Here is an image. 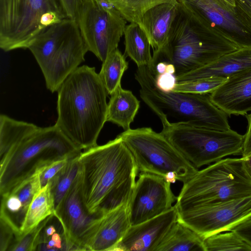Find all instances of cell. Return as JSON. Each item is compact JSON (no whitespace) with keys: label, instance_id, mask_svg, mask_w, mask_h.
<instances>
[{"label":"cell","instance_id":"6da1fadb","mask_svg":"<svg viewBox=\"0 0 251 251\" xmlns=\"http://www.w3.org/2000/svg\"><path fill=\"white\" fill-rule=\"evenodd\" d=\"M81 192L87 212L99 216L128 203L138 169L122 138L84 150L79 155Z\"/></svg>","mask_w":251,"mask_h":251},{"label":"cell","instance_id":"7a4b0ae2","mask_svg":"<svg viewBox=\"0 0 251 251\" xmlns=\"http://www.w3.org/2000/svg\"><path fill=\"white\" fill-rule=\"evenodd\" d=\"M57 92L55 125L81 150L97 145L107 122L108 94L95 68L78 67Z\"/></svg>","mask_w":251,"mask_h":251},{"label":"cell","instance_id":"3957f363","mask_svg":"<svg viewBox=\"0 0 251 251\" xmlns=\"http://www.w3.org/2000/svg\"><path fill=\"white\" fill-rule=\"evenodd\" d=\"M81 150L55 125L25 122L17 138L0 154V196L48 165L79 155Z\"/></svg>","mask_w":251,"mask_h":251},{"label":"cell","instance_id":"277c9868","mask_svg":"<svg viewBox=\"0 0 251 251\" xmlns=\"http://www.w3.org/2000/svg\"><path fill=\"white\" fill-rule=\"evenodd\" d=\"M140 96L162 123L186 124L214 129H231L227 114L211 100L209 95L164 92L155 82L148 66L138 67L135 74Z\"/></svg>","mask_w":251,"mask_h":251},{"label":"cell","instance_id":"5b68a950","mask_svg":"<svg viewBox=\"0 0 251 251\" xmlns=\"http://www.w3.org/2000/svg\"><path fill=\"white\" fill-rule=\"evenodd\" d=\"M239 48L227 38L201 25L179 3L168 50L164 54L152 57V64L158 61L171 64L176 76L205 66Z\"/></svg>","mask_w":251,"mask_h":251},{"label":"cell","instance_id":"8992f818","mask_svg":"<svg viewBox=\"0 0 251 251\" xmlns=\"http://www.w3.org/2000/svg\"><path fill=\"white\" fill-rule=\"evenodd\" d=\"M251 196V179L242 158H226L183 183L175 204L178 211Z\"/></svg>","mask_w":251,"mask_h":251},{"label":"cell","instance_id":"52a82bcc","mask_svg":"<svg viewBox=\"0 0 251 251\" xmlns=\"http://www.w3.org/2000/svg\"><path fill=\"white\" fill-rule=\"evenodd\" d=\"M28 49L40 67L47 89L52 93L57 91L84 61L88 51L77 22L69 18L48 27Z\"/></svg>","mask_w":251,"mask_h":251},{"label":"cell","instance_id":"ba28073f","mask_svg":"<svg viewBox=\"0 0 251 251\" xmlns=\"http://www.w3.org/2000/svg\"><path fill=\"white\" fill-rule=\"evenodd\" d=\"M67 18L59 0H0V47L28 49L48 27Z\"/></svg>","mask_w":251,"mask_h":251},{"label":"cell","instance_id":"9c48e42d","mask_svg":"<svg viewBox=\"0 0 251 251\" xmlns=\"http://www.w3.org/2000/svg\"><path fill=\"white\" fill-rule=\"evenodd\" d=\"M162 124L161 132L198 169L242 153L244 136L231 129L221 130L186 124Z\"/></svg>","mask_w":251,"mask_h":251},{"label":"cell","instance_id":"30bf717a","mask_svg":"<svg viewBox=\"0 0 251 251\" xmlns=\"http://www.w3.org/2000/svg\"><path fill=\"white\" fill-rule=\"evenodd\" d=\"M119 135L134 157L138 171L164 177L174 172L186 182L198 171L161 133L151 127L125 130Z\"/></svg>","mask_w":251,"mask_h":251},{"label":"cell","instance_id":"8fae6325","mask_svg":"<svg viewBox=\"0 0 251 251\" xmlns=\"http://www.w3.org/2000/svg\"><path fill=\"white\" fill-rule=\"evenodd\" d=\"M76 22L88 50L102 62L117 49L127 21L108 0H87Z\"/></svg>","mask_w":251,"mask_h":251},{"label":"cell","instance_id":"7c38bea8","mask_svg":"<svg viewBox=\"0 0 251 251\" xmlns=\"http://www.w3.org/2000/svg\"><path fill=\"white\" fill-rule=\"evenodd\" d=\"M250 215L251 196H249L178 211L177 220L204 239L229 231Z\"/></svg>","mask_w":251,"mask_h":251},{"label":"cell","instance_id":"4fadbf2b","mask_svg":"<svg viewBox=\"0 0 251 251\" xmlns=\"http://www.w3.org/2000/svg\"><path fill=\"white\" fill-rule=\"evenodd\" d=\"M180 7L205 27L229 39L239 48L251 46V34L234 7L223 0H178Z\"/></svg>","mask_w":251,"mask_h":251},{"label":"cell","instance_id":"5bb4252c","mask_svg":"<svg viewBox=\"0 0 251 251\" xmlns=\"http://www.w3.org/2000/svg\"><path fill=\"white\" fill-rule=\"evenodd\" d=\"M171 183L164 177L141 173L128 203L131 226L153 218L169 210L176 201Z\"/></svg>","mask_w":251,"mask_h":251},{"label":"cell","instance_id":"9a60e30c","mask_svg":"<svg viewBox=\"0 0 251 251\" xmlns=\"http://www.w3.org/2000/svg\"><path fill=\"white\" fill-rule=\"evenodd\" d=\"M131 226L128 203L94 216L81 234L79 251H113Z\"/></svg>","mask_w":251,"mask_h":251},{"label":"cell","instance_id":"2e32d148","mask_svg":"<svg viewBox=\"0 0 251 251\" xmlns=\"http://www.w3.org/2000/svg\"><path fill=\"white\" fill-rule=\"evenodd\" d=\"M54 215L61 225L69 251H79L78 241L85 228L94 217L87 212L81 192V170Z\"/></svg>","mask_w":251,"mask_h":251},{"label":"cell","instance_id":"e0dca14e","mask_svg":"<svg viewBox=\"0 0 251 251\" xmlns=\"http://www.w3.org/2000/svg\"><path fill=\"white\" fill-rule=\"evenodd\" d=\"M176 205L166 212L148 221L130 226L113 251H155L161 241L177 221Z\"/></svg>","mask_w":251,"mask_h":251},{"label":"cell","instance_id":"ac0fdd59","mask_svg":"<svg viewBox=\"0 0 251 251\" xmlns=\"http://www.w3.org/2000/svg\"><path fill=\"white\" fill-rule=\"evenodd\" d=\"M209 97L229 117L247 114L251 111V68L228 77Z\"/></svg>","mask_w":251,"mask_h":251},{"label":"cell","instance_id":"d6986e66","mask_svg":"<svg viewBox=\"0 0 251 251\" xmlns=\"http://www.w3.org/2000/svg\"><path fill=\"white\" fill-rule=\"evenodd\" d=\"M179 7L178 1L163 3L149 9L142 19V29L147 35L153 50L152 57L164 54Z\"/></svg>","mask_w":251,"mask_h":251},{"label":"cell","instance_id":"ffe728a7","mask_svg":"<svg viewBox=\"0 0 251 251\" xmlns=\"http://www.w3.org/2000/svg\"><path fill=\"white\" fill-rule=\"evenodd\" d=\"M251 68V46L242 47L225 54L197 69L176 75L177 82L209 77L230 76Z\"/></svg>","mask_w":251,"mask_h":251},{"label":"cell","instance_id":"44dd1931","mask_svg":"<svg viewBox=\"0 0 251 251\" xmlns=\"http://www.w3.org/2000/svg\"><path fill=\"white\" fill-rule=\"evenodd\" d=\"M139 107L140 101L132 92L124 89L120 85L111 95L106 120L121 127L124 130H128Z\"/></svg>","mask_w":251,"mask_h":251},{"label":"cell","instance_id":"7402d4cb","mask_svg":"<svg viewBox=\"0 0 251 251\" xmlns=\"http://www.w3.org/2000/svg\"><path fill=\"white\" fill-rule=\"evenodd\" d=\"M155 251H206L203 239L196 232L177 220Z\"/></svg>","mask_w":251,"mask_h":251},{"label":"cell","instance_id":"603a6c76","mask_svg":"<svg viewBox=\"0 0 251 251\" xmlns=\"http://www.w3.org/2000/svg\"><path fill=\"white\" fill-rule=\"evenodd\" d=\"M125 52L137 67L151 65V45L149 39L140 26L135 23L126 25L124 34Z\"/></svg>","mask_w":251,"mask_h":251},{"label":"cell","instance_id":"cb8c5ba5","mask_svg":"<svg viewBox=\"0 0 251 251\" xmlns=\"http://www.w3.org/2000/svg\"><path fill=\"white\" fill-rule=\"evenodd\" d=\"M54 201L49 182L34 196L20 228L21 237L54 215Z\"/></svg>","mask_w":251,"mask_h":251},{"label":"cell","instance_id":"d4e9b609","mask_svg":"<svg viewBox=\"0 0 251 251\" xmlns=\"http://www.w3.org/2000/svg\"><path fill=\"white\" fill-rule=\"evenodd\" d=\"M128 66L125 56L118 48L102 62L99 75L108 95H111L121 85L122 77Z\"/></svg>","mask_w":251,"mask_h":251},{"label":"cell","instance_id":"484cf974","mask_svg":"<svg viewBox=\"0 0 251 251\" xmlns=\"http://www.w3.org/2000/svg\"><path fill=\"white\" fill-rule=\"evenodd\" d=\"M78 156L71 158L65 167L49 182L54 210L79 174L80 166Z\"/></svg>","mask_w":251,"mask_h":251},{"label":"cell","instance_id":"4316f807","mask_svg":"<svg viewBox=\"0 0 251 251\" xmlns=\"http://www.w3.org/2000/svg\"><path fill=\"white\" fill-rule=\"evenodd\" d=\"M108 0L114 5L126 21L138 24L142 28V17L149 9L161 3L178 1V0Z\"/></svg>","mask_w":251,"mask_h":251},{"label":"cell","instance_id":"83f0119b","mask_svg":"<svg viewBox=\"0 0 251 251\" xmlns=\"http://www.w3.org/2000/svg\"><path fill=\"white\" fill-rule=\"evenodd\" d=\"M203 243L206 251H251V246L233 231L212 235Z\"/></svg>","mask_w":251,"mask_h":251},{"label":"cell","instance_id":"f1b7e54d","mask_svg":"<svg viewBox=\"0 0 251 251\" xmlns=\"http://www.w3.org/2000/svg\"><path fill=\"white\" fill-rule=\"evenodd\" d=\"M227 79L226 78L215 77L177 82L172 91L193 94H210Z\"/></svg>","mask_w":251,"mask_h":251},{"label":"cell","instance_id":"f546056e","mask_svg":"<svg viewBox=\"0 0 251 251\" xmlns=\"http://www.w3.org/2000/svg\"><path fill=\"white\" fill-rule=\"evenodd\" d=\"M54 215L49 216L36 227L16 241L9 248L8 251H33L37 250L42 231Z\"/></svg>","mask_w":251,"mask_h":251},{"label":"cell","instance_id":"4dcf8cb0","mask_svg":"<svg viewBox=\"0 0 251 251\" xmlns=\"http://www.w3.org/2000/svg\"><path fill=\"white\" fill-rule=\"evenodd\" d=\"M71 158H66L55 161L40 169L39 171L41 188L46 185L59 173L67 164Z\"/></svg>","mask_w":251,"mask_h":251},{"label":"cell","instance_id":"1f68e13d","mask_svg":"<svg viewBox=\"0 0 251 251\" xmlns=\"http://www.w3.org/2000/svg\"><path fill=\"white\" fill-rule=\"evenodd\" d=\"M41 251H69L64 231H57L50 237L45 239L38 247Z\"/></svg>","mask_w":251,"mask_h":251},{"label":"cell","instance_id":"d6a6232c","mask_svg":"<svg viewBox=\"0 0 251 251\" xmlns=\"http://www.w3.org/2000/svg\"><path fill=\"white\" fill-rule=\"evenodd\" d=\"M234 2L238 17L251 34V0H234Z\"/></svg>","mask_w":251,"mask_h":251},{"label":"cell","instance_id":"836d02e7","mask_svg":"<svg viewBox=\"0 0 251 251\" xmlns=\"http://www.w3.org/2000/svg\"><path fill=\"white\" fill-rule=\"evenodd\" d=\"M87 0H59L67 18L76 21L79 12Z\"/></svg>","mask_w":251,"mask_h":251},{"label":"cell","instance_id":"e575fe53","mask_svg":"<svg viewBox=\"0 0 251 251\" xmlns=\"http://www.w3.org/2000/svg\"><path fill=\"white\" fill-rule=\"evenodd\" d=\"M155 82L161 90L170 92L173 90L177 81L175 75L166 73L155 75Z\"/></svg>","mask_w":251,"mask_h":251},{"label":"cell","instance_id":"d590c367","mask_svg":"<svg viewBox=\"0 0 251 251\" xmlns=\"http://www.w3.org/2000/svg\"><path fill=\"white\" fill-rule=\"evenodd\" d=\"M229 231L237 233L251 246V215L233 226Z\"/></svg>","mask_w":251,"mask_h":251},{"label":"cell","instance_id":"8d00e7d4","mask_svg":"<svg viewBox=\"0 0 251 251\" xmlns=\"http://www.w3.org/2000/svg\"><path fill=\"white\" fill-rule=\"evenodd\" d=\"M248 126L246 133L244 135V143L242 151V157L244 158L251 153V113L246 114Z\"/></svg>","mask_w":251,"mask_h":251},{"label":"cell","instance_id":"74e56055","mask_svg":"<svg viewBox=\"0 0 251 251\" xmlns=\"http://www.w3.org/2000/svg\"><path fill=\"white\" fill-rule=\"evenodd\" d=\"M244 168L251 179V153L246 157L242 158Z\"/></svg>","mask_w":251,"mask_h":251},{"label":"cell","instance_id":"f35d334b","mask_svg":"<svg viewBox=\"0 0 251 251\" xmlns=\"http://www.w3.org/2000/svg\"><path fill=\"white\" fill-rule=\"evenodd\" d=\"M165 180L170 183H174L177 180V176L176 173L174 172H169L164 176Z\"/></svg>","mask_w":251,"mask_h":251},{"label":"cell","instance_id":"ab89813d","mask_svg":"<svg viewBox=\"0 0 251 251\" xmlns=\"http://www.w3.org/2000/svg\"><path fill=\"white\" fill-rule=\"evenodd\" d=\"M225 2H226L228 5L232 6L233 7H235V4L234 2V0H223Z\"/></svg>","mask_w":251,"mask_h":251}]
</instances>
